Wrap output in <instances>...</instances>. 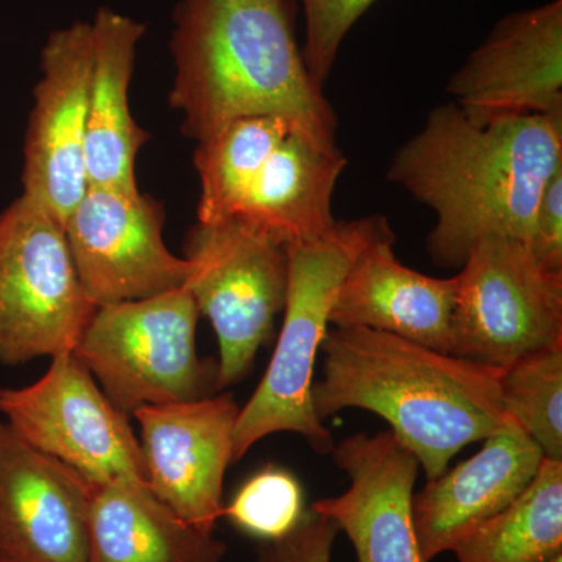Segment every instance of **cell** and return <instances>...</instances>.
<instances>
[{"mask_svg": "<svg viewBox=\"0 0 562 562\" xmlns=\"http://www.w3.org/2000/svg\"><path fill=\"white\" fill-rule=\"evenodd\" d=\"M227 546L181 519L146 480L94 484L88 562H221Z\"/></svg>", "mask_w": 562, "mask_h": 562, "instance_id": "obj_20", "label": "cell"}, {"mask_svg": "<svg viewBox=\"0 0 562 562\" xmlns=\"http://www.w3.org/2000/svg\"><path fill=\"white\" fill-rule=\"evenodd\" d=\"M92 491L0 422V562H88Z\"/></svg>", "mask_w": 562, "mask_h": 562, "instance_id": "obj_14", "label": "cell"}, {"mask_svg": "<svg viewBox=\"0 0 562 562\" xmlns=\"http://www.w3.org/2000/svg\"><path fill=\"white\" fill-rule=\"evenodd\" d=\"M547 562H562V553L557 554V557H553L552 560H549Z\"/></svg>", "mask_w": 562, "mask_h": 562, "instance_id": "obj_28", "label": "cell"}, {"mask_svg": "<svg viewBox=\"0 0 562 562\" xmlns=\"http://www.w3.org/2000/svg\"><path fill=\"white\" fill-rule=\"evenodd\" d=\"M447 91L479 122L562 113V0L498 21Z\"/></svg>", "mask_w": 562, "mask_h": 562, "instance_id": "obj_12", "label": "cell"}, {"mask_svg": "<svg viewBox=\"0 0 562 562\" xmlns=\"http://www.w3.org/2000/svg\"><path fill=\"white\" fill-rule=\"evenodd\" d=\"M161 203L139 190L88 187L63 221L77 276L95 306L140 301L187 284L191 265L162 241Z\"/></svg>", "mask_w": 562, "mask_h": 562, "instance_id": "obj_10", "label": "cell"}, {"mask_svg": "<svg viewBox=\"0 0 562 562\" xmlns=\"http://www.w3.org/2000/svg\"><path fill=\"white\" fill-rule=\"evenodd\" d=\"M201 317L191 292L98 306L74 355L127 416L150 405L194 402L216 391L217 364L195 347Z\"/></svg>", "mask_w": 562, "mask_h": 562, "instance_id": "obj_5", "label": "cell"}, {"mask_svg": "<svg viewBox=\"0 0 562 562\" xmlns=\"http://www.w3.org/2000/svg\"><path fill=\"white\" fill-rule=\"evenodd\" d=\"M350 487L314 502L353 546L358 562H424L413 524V497L420 464L391 430L357 432L333 449Z\"/></svg>", "mask_w": 562, "mask_h": 562, "instance_id": "obj_15", "label": "cell"}, {"mask_svg": "<svg viewBox=\"0 0 562 562\" xmlns=\"http://www.w3.org/2000/svg\"><path fill=\"white\" fill-rule=\"evenodd\" d=\"M294 124L299 122L277 114L239 117L198 143L194 166L201 180L198 205L201 224L227 220L233 202L258 162Z\"/></svg>", "mask_w": 562, "mask_h": 562, "instance_id": "obj_22", "label": "cell"}, {"mask_svg": "<svg viewBox=\"0 0 562 562\" xmlns=\"http://www.w3.org/2000/svg\"><path fill=\"white\" fill-rule=\"evenodd\" d=\"M391 231L383 216L336 222L312 243L288 249L283 324L271 361L243 409L233 435V462L273 432L301 435L314 452L335 449L331 431L314 409V364L330 327L336 294L362 250Z\"/></svg>", "mask_w": 562, "mask_h": 562, "instance_id": "obj_4", "label": "cell"}, {"mask_svg": "<svg viewBox=\"0 0 562 562\" xmlns=\"http://www.w3.org/2000/svg\"><path fill=\"white\" fill-rule=\"evenodd\" d=\"M187 288L220 342L216 391L249 373L288 291V249L235 222H199L188 236Z\"/></svg>", "mask_w": 562, "mask_h": 562, "instance_id": "obj_8", "label": "cell"}, {"mask_svg": "<svg viewBox=\"0 0 562 562\" xmlns=\"http://www.w3.org/2000/svg\"><path fill=\"white\" fill-rule=\"evenodd\" d=\"M376 0H302L305 46L302 54L310 76L319 87L335 68L347 35Z\"/></svg>", "mask_w": 562, "mask_h": 562, "instance_id": "obj_25", "label": "cell"}, {"mask_svg": "<svg viewBox=\"0 0 562 562\" xmlns=\"http://www.w3.org/2000/svg\"><path fill=\"white\" fill-rule=\"evenodd\" d=\"M92 63L90 22L50 33L41 52L24 144L22 187L61 222L88 190L87 128Z\"/></svg>", "mask_w": 562, "mask_h": 562, "instance_id": "obj_11", "label": "cell"}, {"mask_svg": "<svg viewBox=\"0 0 562 562\" xmlns=\"http://www.w3.org/2000/svg\"><path fill=\"white\" fill-rule=\"evenodd\" d=\"M169 101L188 138L209 139L228 122L277 114L335 139V110L306 69L292 0H179Z\"/></svg>", "mask_w": 562, "mask_h": 562, "instance_id": "obj_2", "label": "cell"}, {"mask_svg": "<svg viewBox=\"0 0 562 562\" xmlns=\"http://www.w3.org/2000/svg\"><path fill=\"white\" fill-rule=\"evenodd\" d=\"M460 462L413 497V524L422 560L431 562L505 512L541 469L542 450L512 419Z\"/></svg>", "mask_w": 562, "mask_h": 562, "instance_id": "obj_17", "label": "cell"}, {"mask_svg": "<svg viewBox=\"0 0 562 562\" xmlns=\"http://www.w3.org/2000/svg\"><path fill=\"white\" fill-rule=\"evenodd\" d=\"M222 516L251 538L279 541L305 516L302 484L283 469H262L239 487Z\"/></svg>", "mask_w": 562, "mask_h": 562, "instance_id": "obj_24", "label": "cell"}, {"mask_svg": "<svg viewBox=\"0 0 562 562\" xmlns=\"http://www.w3.org/2000/svg\"><path fill=\"white\" fill-rule=\"evenodd\" d=\"M95 310L63 222L22 194L0 213V364L72 351Z\"/></svg>", "mask_w": 562, "mask_h": 562, "instance_id": "obj_6", "label": "cell"}, {"mask_svg": "<svg viewBox=\"0 0 562 562\" xmlns=\"http://www.w3.org/2000/svg\"><path fill=\"white\" fill-rule=\"evenodd\" d=\"M347 166L335 139L294 124L258 162L227 220L284 249L312 243L336 225L333 194Z\"/></svg>", "mask_w": 562, "mask_h": 562, "instance_id": "obj_16", "label": "cell"}, {"mask_svg": "<svg viewBox=\"0 0 562 562\" xmlns=\"http://www.w3.org/2000/svg\"><path fill=\"white\" fill-rule=\"evenodd\" d=\"M321 350L324 375L313 384L319 419L346 408L375 413L427 480L506 422L501 369L369 328H328Z\"/></svg>", "mask_w": 562, "mask_h": 562, "instance_id": "obj_3", "label": "cell"}, {"mask_svg": "<svg viewBox=\"0 0 562 562\" xmlns=\"http://www.w3.org/2000/svg\"><path fill=\"white\" fill-rule=\"evenodd\" d=\"M501 392L505 416L543 458L562 461V344L502 369Z\"/></svg>", "mask_w": 562, "mask_h": 562, "instance_id": "obj_23", "label": "cell"}, {"mask_svg": "<svg viewBox=\"0 0 562 562\" xmlns=\"http://www.w3.org/2000/svg\"><path fill=\"white\" fill-rule=\"evenodd\" d=\"M238 414L231 394L143 406L133 413L140 427L147 484L199 530L214 532L224 513V476L233 464Z\"/></svg>", "mask_w": 562, "mask_h": 562, "instance_id": "obj_13", "label": "cell"}, {"mask_svg": "<svg viewBox=\"0 0 562 562\" xmlns=\"http://www.w3.org/2000/svg\"><path fill=\"white\" fill-rule=\"evenodd\" d=\"M390 231L369 244L342 280L330 325L391 333L450 353L457 277L435 279L403 266Z\"/></svg>", "mask_w": 562, "mask_h": 562, "instance_id": "obj_18", "label": "cell"}, {"mask_svg": "<svg viewBox=\"0 0 562 562\" xmlns=\"http://www.w3.org/2000/svg\"><path fill=\"white\" fill-rule=\"evenodd\" d=\"M338 535V527L330 519L310 509L290 535L271 542L266 562H333Z\"/></svg>", "mask_w": 562, "mask_h": 562, "instance_id": "obj_26", "label": "cell"}, {"mask_svg": "<svg viewBox=\"0 0 562 562\" xmlns=\"http://www.w3.org/2000/svg\"><path fill=\"white\" fill-rule=\"evenodd\" d=\"M562 168V113L479 122L438 106L392 158L387 177L436 213L435 265L460 268L476 243H530L536 211Z\"/></svg>", "mask_w": 562, "mask_h": 562, "instance_id": "obj_1", "label": "cell"}, {"mask_svg": "<svg viewBox=\"0 0 562 562\" xmlns=\"http://www.w3.org/2000/svg\"><path fill=\"white\" fill-rule=\"evenodd\" d=\"M0 413L18 435L91 484L146 480L139 439L74 351L52 357L38 382L0 387Z\"/></svg>", "mask_w": 562, "mask_h": 562, "instance_id": "obj_9", "label": "cell"}, {"mask_svg": "<svg viewBox=\"0 0 562 562\" xmlns=\"http://www.w3.org/2000/svg\"><path fill=\"white\" fill-rule=\"evenodd\" d=\"M528 249L543 269L562 273V168L542 192Z\"/></svg>", "mask_w": 562, "mask_h": 562, "instance_id": "obj_27", "label": "cell"}, {"mask_svg": "<svg viewBox=\"0 0 562 562\" xmlns=\"http://www.w3.org/2000/svg\"><path fill=\"white\" fill-rule=\"evenodd\" d=\"M92 63L88 99V187L136 191L135 162L149 133L133 120L128 91L136 47L146 24L102 7L90 22Z\"/></svg>", "mask_w": 562, "mask_h": 562, "instance_id": "obj_19", "label": "cell"}, {"mask_svg": "<svg viewBox=\"0 0 562 562\" xmlns=\"http://www.w3.org/2000/svg\"><path fill=\"white\" fill-rule=\"evenodd\" d=\"M452 553L457 562H547L562 553V461L546 458L524 494Z\"/></svg>", "mask_w": 562, "mask_h": 562, "instance_id": "obj_21", "label": "cell"}, {"mask_svg": "<svg viewBox=\"0 0 562 562\" xmlns=\"http://www.w3.org/2000/svg\"><path fill=\"white\" fill-rule=\"evenodd\" d=\"M457 277L450 353L494 369L562 344V273L527 244L476 243Z\"/></svg>", "mask_w": 562, "mask_h": 562, "instance_id": "obj_7", "label": "cell"}, {"mask_svg": "<svg viewBox=\"0 0 562 562\" xmlns=\"http://www.w3.org/2000/svg\"><path fill=\"white\" fill-rule=\"evenodd\" d=\"M258 562H266L265 554H262V557L260 558V560H258Z\"/></svg>", "mask_w": 562, "mask_h": 562, "instance_id": "obj_29", "label": "cell"}]
</instances>
